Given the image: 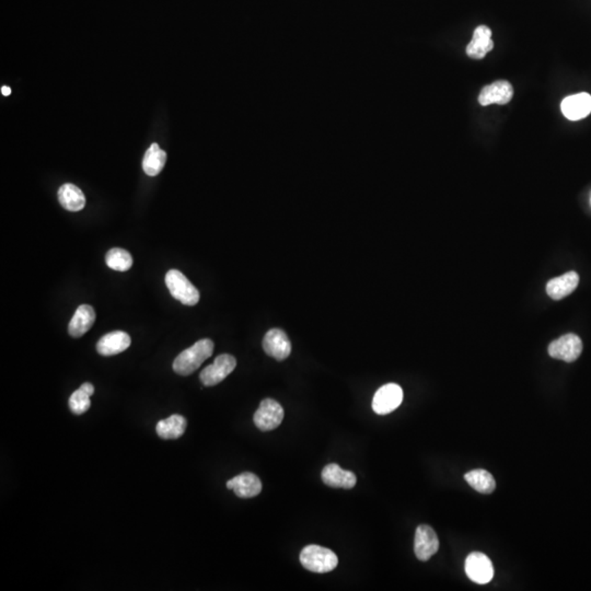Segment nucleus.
Returning a JSON list of instances; mask_svg holds the SVG:
<instances>
[{
  "label": "nucleus",
  "mask_w": 591,
  "mask_h": 591,
  "mask_svg": "<svg viewBox=\"0 0 591 591\" xmlns=\"http://www.w3.org/2000/svg\"><path fill=\"white\" fill-rule=\"evenodd\" d=\"M323 482L325 485L335 489H350L356 485L357 478L350 471L343 470L339 465L330 463L322 470Z\"/></svg>",
  "instance_id": "nucleus-14"
},
{
  "label": "nucleus",
  "mask_w": 591,
  "mask_h": 591,
  "mask_svg": "<svg viewBox=\"0 0 591 591\" xmlns=\"http://www.w3.org/2000/svg\"><path fill=\"white\" fill-rule=\"evenodd\" d=\"M105 262L111 269L125 271H129L132 267L133 258L129 251L120 249V247H114L107 253Z\"/></svg>",
  "instance_id": "nucleus-24"
},
{
  "label": "nucleus",
  "mask_w": 591,
  "mask_h": 591,
  "mask_svg": "<svg viewBox=\"0 0 591 591\" xmlns=\"http://www.w3.org/2000/svg\"><path fill=\"white\" fill-rule=\"evenodd\" d=\"M167 161V153L161 150L157 144H153L146 151L143 160V169L146 175L155 177L161 172Z\"/></svg>",
  "instance_id": "nucleus-21"
},
{
  "label": "nucleus",
  "mask_w": 591,
  "mask_h": 591,
  "mask_svg": "<svg viewBox=\"0 0 591 591\" xmlns=\"http://www.w3.org/2000/svg\"><path fill=\"white\" fill-rule=\"evenodd\" d=\"M166 285L173 298L186 306H195L199 301V291L186 275L177 269H170L166 275Z\"/></svg>",
  "instance_id": "nucleus-3"
},
{
  "label": "nucleus",
  "mask_w": 591,
  "mask_h": 591,
  "mask_svg": "<svg viewBox=\"0 0 591 591\" xmlns=\"http://www.w3.org/2000/svg\"><path fill=\"white\" fill-rule=\"evenodd\" d=\"M438 550L439 540L435 530L427 524L419 526L414 540V552L417 559L423 561H428Z\"/></svg>",
  "instance_id": "nucleus-9"
},
{
  "label": "nucleus",
  "mask_w": 591,
  "mask_h": 591,
  "mask_svg": "<svg viewBox=\"0 0 591 591\" xmlns=\"http://www.w3.org/2000/svg\"><path fill=\"white\" fill-rule=\"evenodd\" d=\"M236 366V360L232 355H219L212 365L207 366L201 372L199 379L206 387H212L226 379L234 370Z\"/></svg>",
  "instance_id": "nucleus-5"
},
{
  "label": "nucleus",
  "mask_w": 591,
  "mask_h": 591,
  "mask_svg": "<svg viewBox=\"0 0 591 591\" xmlns=\"http://www.w3.org/2000/svg\"><path fill=\"white\" fill-rule=\"evenodd\" d=\"M186 419L175 414L168 419H162L157 424L156 432L159 437L162 439H177L184 434L186 430Z\"/></svg>",
  "instance_id": "nucleus-20"
},
{
  "label": "nucleus",
  "mask_w": 591,
  "mask_h": 591,
  "mask_svg": "<svg viewBox=\"0 0 591 591\" xmlns=\"http://www.w3.org/2000/svg\"><path fill=\"white\" fill-rule=\"evenodd\" d=\"M253 419L258 430L262 432H269L282 424L284 419V409L277 401L273 399H265L258 406Z\"/></svg>",
  "instance_id": "nucleus-6"
},
{
  "label": "nucleus",
  "mask_w": 591,
  "mask_h": 591,
  "mask_svg": "<svg viewBox=\"0 0 591 591\" xmlns=\"http://www.w3.org/2000/svg\"><path fill=\"white\" fill-rule=\"evenodd\" d=\"M513 96V89L508 81H495L484 87L478 96V103L487 107L489 104H507Z\"/></svg>",
  "instance_id": "nucleus-11"
},
{
  "label": "nucleus",
  "mask_w": 591,
  "mask_h": 591,
  "mask_svg": "<svg viewBox=\"0 0 591 591\" xmlns=\"http://www.w3.org/2000/svg\"><path fill=\"white\" fill-rule=\"evenodd\" d=\"M263 348L271 357L284 360L291 355V343L284 331L271 328L264 336Z\"/></svg>",
  "instance_id": "nucleus-10"
},
{
  "label": "nucleus",
  "mask_w": 591,
  "mask_h": 591,
  "mask_svg": "<svg viewBox=\"0 0 591 591\" xmlns=\"http://www.w3.org/2000/svg\"><path fill=\"white\" fill-rule=\"evenodd\" d=\"M132 339L129 334L123 331H114L111 333L105 334L99 339L97 344V350L102 356H113L126 350L131 346Z\"/></svg>",
  "instance_id": "nucleus-15"
},
{
  "label": "nucleus",
  "mask_w": 591,
  "mask_h": 591,
  "mask_svg": "<svg viewBox=\"0 0 591 591\" xmlns=\"http://www.w3.org/2000/svg\"><path fill=\"white\" fill-rule=\"evenodd\" d=\"M402 401L403 390L399 384H384L377 391L372 399V410L378 415H387L398 409Z\"/></svg>",
  "instance_id": "nucleus-4"
},
{
  "label": "nucleus",
  "mask_w": 591,
  "mask_h": 591,
  "mask_svg": "<svg viewBox=\"0 0 591 591\" xmlns=\"http://www.w3.org/2000/svg\"><path fill=\"white\" fill-rule=\"evenodd\" d=\"M465 478L470 487L482 494H491L496 487V482L492 474L482 469L470 471L465 474Z\"/></svg>",
  "instance_id": "nucleus-22"
},
{
  "label": "nucleus",
  "mask_w": 591,
  "mask_h": 591,
  "mask_svg": "<svg viewBox=\"0 0 591 591\" xmlns=\"http://www.w3.org/2000/svg\"><path fill=\"white\" fill-rule=\"evenodd\" d=\"M227 489H232L240 498H256L262 492V482L254 473H241L227 482Z\"/></svg>",
  "instance_id": "nucleus-13"
},
{
  "label": "nucleus",
  "mask_w": 591,
  "mask_h": 591,
  "mask_svg": "<svg viewBox=\"0 0 591 591\" xmlns=\"http://www.w3.org/2000/svg\"><path fill=\"white\" fill-rule=\"evenodd\" d=\"M1 93H3V96H9V94L11 93V89L9 88V87L3 86V88H1Z\"/></svg>",
  "instance_id": "nucleus-25"
},
{
  "label": "nucleus",
  "mask_w": 591,
  "mask_h": 591,
  "mask_svg": "<svg viewBox=\"0 0 591 591\" xmlns=\"http://www.w3.org/2000/svg\"><path fill=\"white\" fill-rule=\"evenodd\" d=\"M583 352V342L575 334H566L552 342L548 346V354L555 359L572 363L578 359Z\"/></svg>",
  "instance_id": "nucleus-7"
},
{
  "label": "nucleus",
  "mask_w": 591,
  "mask_h": 591,
  "mask_svg": "<svg viewBox=\"0 0 591 591\" xmlns=\"http://www.w3.org/2000/svg\"><path fill=\"white\" fill-rule=\"evenodd\" d=\"M58 201L65 210L69 212H79L86 205V197L78 186L74 184H64L58 191Z\"/></svg>",
  "instance_id": "nucleus-19"
},
{
  "label": "nucleus",
  "mask_w": 591,
  "mask_h": 591,
  "mask_svg": "<svg viewBox=\"0 0 591 591\" xmlns=\"http://www.w3.org/2000/svg\"><path fill=\"white\" fill-rule=\"evenodd\" d=\"M561 113L570 121H579L591 113V96L586 92L572 94L561 101Z\"/></svg>",
  "instance_id": "nucleus-12"
},
{
  "label": "nucleus",
  "mask_w": 591,
  "mask_h": 591,
  "mask_svg": "<svg viewBox=\"0 0 591 591\" xmlns=\"http://www.w3.org/2000/svg\"><path fill=\"white\" fill-rule=\"evenodd\" d=\"M465 572L471 581L485 585L492 581L494 568L492 561L485 554L474 552L465 559Z\"/></svg>",
  "instance_id": "nucleus-8"
},
{
  "label": "nucleus",
  "mask_w": 591,
  "mask_h": 591,
  "mask_svg": "<svg viewBox=\"0 0 591 591\" xmlns=\"http://www.w3.org/2000/svg\"><path fill=\"white\" fill-rule=\"evenodd\" d=\"M214 352V343L208 339L197 342L193 346L183 350L173 361V370L181 376H188L201 367Z\"/></svg>",
  "instance_id": "nucleus-1"
},
{
  "label": "nucleus",
  "mask_w": 591,
  "mask_h": 591,
  "mask_svg": "<svg viewBox=\"0 0 591 591\" xmlns=\"http://www.w3.org/2000/svg\"><path fill=\"white\" fill-rule=\"evenodd\" d=\"M579 276L576 271H568L566 274L555 277L546 285V293L554 300H561L570 295L577 288Z\"/></svg>",
  "instance_id": "nucleus-17"
},
{
  "label": "nucleus",
  "mask_w": 591,
  "mask_h": 591,
  "mask_svg": "<svg viewBox=\"0 0 591 591\" xmlns=\"http://www.w3.org/2000/svg\"><path fill=\"white\" fill-rule=\"evenodd\" d=\"M300 563L306 570L310 572H332L339 565V559L333 551L320 546H306L301 551Z\"/></svg>",
  "instance_id": "nucleus-2"
},
{
  "label": "nucleus",
  "mask_w": 591,
  "mask_h": 591,
  "mask_svg": "<svg viewBox=\"0 0 591 591\" xmlns=\"http://www.w3.org/2000/svg\"><path fill=\"white\" fill-rule=\"evenodd\" d=\"M94 393V387L91 383L86 382L81 384V387L78 390H76L73 394L70 395L69 398V409L76 415L86 413L91 402H90V397Z\"/></svg>",
  "instance_id": "nucleus-23"
},
{
  "label": "nucleus",
  "mask_w": 591,
  "mask_h": 591,
  "mask_svg": "<svg viewBox=\"0 0 591 591\" xmlns=\"http://www.w3.org/2000/svg\"><path fill=\"white\" fill-rule=\"evenodd\" d=\"M96 321V312L89 304H81L76 310L73 319L68 325V333L73 337H80L92 328Z\"/></svg>",
  "instance_id": "nucleus-18"
},
{
  "label": "nucleus",
  "mask_w": 591,
  "mask_h": 591,
  "mask_svg": "<svg viewBox=\"0 0 591 591\" xmlns=\"http://www.w3.org/2000/svg\"><path fill=\"white\" fill-rule=\"evenodd\" d=\"M494 43L492 40V31L487 25H480L473 33V38L467 46V54L474 59H482L492 51Z\"/></svg>",
  "instance_id": "nucleus-16"
}]
</instances>
